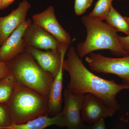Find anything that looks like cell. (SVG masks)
<instances>
[{
  "label": "cell",
  "mask_w": 129,
  "mask_h": 129,
  "mask_svg": "<svg viewBox=\"0 0 129 129\" xmlns=\"http://www.w3.org/2000/svg\"><path fill=\"white\" fill-rule=\"evenodd\" d=\"M85 61L92 71L117 75L129 85V55L114 58L93 52L85 58Z\"/></svg>",
  "instance_id": "5b68a950"
},
{
  "label": "cell",
  "mask_w": 129,
  "mask_h": 129,
  "mask_svg": "<svg viewBox=\"0 0 129 129\" xmlns=\"http://www.w3.org/2000/svg\"><path fill=\"white\" fill-rule=\"evenodd\" d=\"M63 71L62 64L58 73L54 77L48 94V113L50 117H54L62 111Z\"/></svg>",
  "instance_id": "4fadbf2b"
},
{
  "label": "cell",
  "mask_w": 129,
  "mask_h": 129,
  "mask_svg": "<svg viewBox=\"0 0 129 129\" xmlns=\"http://www.w3.org/2000/svg\"><path fill=\"white\" fill-rule=\"evenodd\" d=\"M30 8L31 5L27 0H23L11 13L0 17V47L19 26L26 21Z\"/></svg>",
  "instance_id": "8fae6325"
},
{
  "label": "cell",
  "mask_w": 129,
  "mask_h": 129,
  "mask_svg": "<svg viewBox=\"0 0 129 129\" xmlns=\"http://www.w3.org/2000/svg\"><path fill=\"white\" fill-rule=\"evenodd\" d=\"M63 69L69 74L70 81L67 89L74 94H92L102 99L117 111L120 106L116 96L122 90L129 89L124 83L118 84L95 75L85 67L73 47L69 48L67 58L63 60Z\"/></svg>",
  "instance_id": "6da1fadb"
},
{
  "label": "cell",
  "mask_w": 129,
  "mask_h": 129,
  "mask_svg": "<svg viewBox=\"0 0 129 129\" xmlns=\"http://www.w3.org/2000/svg\"><path fill=\"white\" fill-rule=\"evenodd\" d=\"M7 105L13 124H22L48 115V96L18 84Z\"/></svg>",
  "instance_id": "277c9868"
},
{
  "label": "cell",
  "mask_w": 129,
  "mask_h": 129,
  "mask_svg": "<svg viewBox=\"0 0 129 129\" xmlns=\"http://www.w3.org/2000/svg\"><path fill=\"white\" fill-rule=\"evenodd\" d=\"M104 119H101L92 124L85 125L84 129H106Z\"/></svg>",
  "instance_id": "44dd1931"
},
{
  "label": "cell",
  "mask_w": 129,
  "mask_h": 129,
  "mask_svg": "<svg viewBox=\"0 0 129 129\" xmlns=\"http://www.w3.org/2000/svg\"><path fill=\"white\" fill-rule=\"evenodd\" d=\"M116 112L96 96L91 94L84 95L81 115L85 123L92 124L101 119L112 117Z\"/></svg>",
  "instance_id": "9c48e42d"
},
{
  "label": "cell",
  "mask_w": 129,
  "mask_h": 129,
  "mask_svg": "<svg viewBox=\"0 0 129 129\" xmlns=\"http://www.w3.org/2000/svg\"><path fill=\"white\" fill-rule=\"evenodd\" d=\"M53 125L61 127H65L61 113L53 117L44 115L24 123L13 124L8 129H45Z\"/></svg>",
  "instance_id": "5bb4252c"
},
{
  "label": "cell",
  "mask_w": 129,
  "mask_h": 129,
  "mask_svg": "<svg viewBox=\"0 0 129 129\" xmlns=\"http://www.w3.org/2000/svg\"><path fill=\"white\" fill-rule=\"evenodd\" d=\"M15 0H1L0 3V10L7 8Z\"/></svg>",
  "instance_id": "603a6c76"
},
{
  "label": "cell",
  "mask_w": 129,
  "mask_h": 129,
  "mask_svg": "<svg viewBox=\"0 0 129 129\" xmlns=\"http://www.w3.org/2000/svg\"><path fill=\"white\" fill-rule=\"evenodd\" d=\"M81 21L86 28L87 36L84 41L77 46L76 51L81 59L102 50H109L119 56L129 55L119 41L117 31L106 22L89 15L83 16Z\"/></svg>",
  "instance_id": "7a4b0ae2"
},
{
  "label": "cell",
  "mask_w": 129,
  "mask_h": 129,
  "mask_svg": "<svg viewBox=\"0 0 129 129\" xmlns=\"http://www.w3.org/2000/svg\"><path fill=\"white\" fill-rule=\"evenodd\" d=\"M13 124L7 105L0 103V129H8Z\"/></svg>",
  "instance_id": "ac0fdd59"
},
{
  "label": "cell",
  "mask_w": 129,
  "mask_h": 129,
  "mask_svg": "<svg viewBox=\"0 0 129 129\" xmlns=\"http://www.w3.org/2000/svg\"><path fill=\"white\" fill-rule=\"evenodd\" d=\"M32 19H27L14 30L0 47V61L9 62L25 51L23 41L24 32Z\"/></svg>",
  "instance_id": "7c38bea8"
},
{
  "label": "cell",
  "mask_w": 129,
  "mask_h": 129,
  "mask_svg": "<svg viewBox=\"0 0 129 129\" xmlns=\"http://www.w3.org/2000/svg\"><path fill=\"white\" fill-rule=\"evenodd\" d=\"M17 84L48 96L54 77L25 51L8 62Z\"/></svg>",
  "instance_id": "3957f363"
},
{
  "label": "cell",
  "mask_w": 129,
  "mask_h": 129,
  "mask_svg": "<svg viewBox=\"0 0 129 129\" xmlns=\"http://www.w3.org/2000/svg\"><path fill=\"white\" fill-rule=\"evenodd\" d=\"M113 0H98L94 9L89 14L102 20H106L113 6Z\"/></svg>",
  "instance_id": "e0dca14e"
},
{
  "label": "cell",
  "mask_w": 129,
  "mask_h": 129,
  "mask_svg": "<svg viewBox=\"0 0 129 129\" xmlns=\"http://www.w3.org/2000/svg\"><path fill=\"white\" fill-rule=\"evenodd\" d=\"M17 83L11 74L0 78V103L7 104L16 89Z\"/></svg>",
  "instance_id": "2e32d148"
},
{
  "label": "cell",
  "mask_w": 129,
  "mask_h": 129,
  "mask_svg": "<svg viewBox=\"0 0 129 129\" xmlns=\"http://www.w3.org/2000/svg\"><path fill=\"white\" fill-rule=\"evenodd\" d=\"M106 20L117 32H123L129 35V17L122 16L113 7L111 8Z\"/></svg>",
  "instance_id": "9a60e30c"
},
{
  "label": "cell",
  "mask_w": 129,
  "mask_h": 129,
  "mask_svg": "<svg viewBox=\"0 0 129 129\" xmlns=\"http://www.w3.org/2000/svg\"><path fill=\"white\" fill-rule=\"evenodd\" d=\"M93 0H75L74 11L77 16L83 15L91 6Z\"/></svg>",
  "instance_id": "d6986e66"
},
{
  "label": "cell",
  "mask_w": 129,
  "mask_h": 129,
  "mask_svg": "<svg viewBox=\"0 0 129 129\" xmlns=\"http://www.w3.org/2000/svg\"><path fill=\"white\" fill-rule=\"evenodd\" d=\"M32 20L53 36L60 44L69 46L72 42V37L58 21L53 6H49L44 11L34 14Z\"/></svg>",
  "instance_id": "8992f818"
},
{
  "label": "cell",
  "mask_w": 129,
  "mask_h": 129,
  "mask_svg": "<svg viewBox=\"0 0 129 129\" xmlns=\"http://www.w3.org/2000/svg\"><path fill=\"white\" fill-rule=\"evenodd\" d=\"M84 94H74L68 89L63 93L64 106L61 112L65 127L69 129H84L85 122L81 115Z\"/></svg>",
  "instance_id": "ba28073f"
},
{
  "label": "cell",
  "mask_w": 129,
  "mask_h": 129,
  "mask_svg": "<svg viewBox=\"0 0 129 129\" xmlns=\"http://www.w3.org/2000/svg\"><path fill=\"white\" fill-rule=\"evenodd\" d=\"M118 39L122 47L129 54V35L126 36H119Z\"/></svg>",
  "instance_id": "7402d4cb"
},
{
  "label": "cell",
  "mask_w": 129,
  "mask_h": 129,
  "mask_svg": "<svg viewBox=\"0 0 129 129\" xmlns=\"http://www.w3.org/2000/svg\"><path fill=\"white\" fill-rule=\"evenodd\" d=\"M69 46H63L59 50H43L28 47L25 51L34 57L41 67L53 77L57 74L63 64Z\"/></svg>",
  "instance_id": "30bf717a"
},
{
  "label": "cell",
  "mask_w": 129,
  "mask_h": 129,
  "mask_svg": "<svg viewBox=\"0 0 129 129\" xmlns=\"http://www.w3.org/2000/svg\"><path fill=\"white\" fill-rule=\"evenodd\" d=\"M1 0H0V3H1Z\"/></svg>",
  "instance_id": "cb8c5ba5"
},
{
  "label": "cell",
  "mask_w": 129,
  "mask_h": 129,
  "mask_svg": "<svg viewBox=\"0 0 129 129\" xmlns=\"http://www.w3.org/2000/svg\"><path fill=\"white\" fill-rule=\"evenodd\" d=\"M23 41L25 48L32 47L43 50H60L62 47L66 46L60 44L53 36L32 21L25 29Z\"/></svg>",
  "instance_id": "52a82bcc"
},
{
  "label": "cell",
  "mask_w": 129,
  "mask_h": 129,
  "mask_svg": "<svg viewBox=\"0 0 129 129\" xmlns=\"http://www.w3.org/2000/svg\"><path fill=\"white\" fill-rule=\"evenodd\" d=\"M11 74L8 62L0 61V78Z\"/></svg>",
  "instance_id": "ffe728a7"
},
{
  "label": "cell",
  "mask_w": 129,
  "mask_h": 129,
  "mask_svg": "<svg viewBox=\"0 0 129 129\" xmlns=\"http://www.w3.org/2000/svg\"><path fill=\"white\" fill-rule=\"evenodd\" d=\"M118 1H119V0H118ZM123 1H125V0H123Z\"/></svg>",
  "instance_id": "d4e9b609"
}]
</instances>
